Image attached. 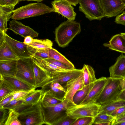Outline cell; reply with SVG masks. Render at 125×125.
<instances>
[{
    "label": "cell",
    "instance_id": "obj_55",
    "mask_svg": "<svg viewBox=\"0 0 125 125\" xmlns=\"http://www.w3.org/2000/svg\"><path fill=\"white\" fill-rule=\"evenodd\" d=\"M123 2L125 3V0H122Z\"/></svg>",
    "mask_w": 125,
    "mask_h": 125
},
{
    "label": "cell",
    "instance_id": "obj_39",
    "mask_svg": "<svg viewBox=\"0 0 125 125\" xmlns=\"http://www.w3.org/2000/svg\"><path fill=\"white\" fill-rule=\"evenodd\" d=\"M45 60L66 70H71L74 69L60 62L53 59L49 58Z\"/></svg>",
    "mask_w": 125,
    "mask_h": 125
},
{
    "label": "cell",
    "instance_id": "obj_10",
    "mask_svg": "<svg viewBox=\"0 0 125 125\" xmlns=\"http://www.w3.org/2000/svg\"><path fill=\"white\" fill-rule=\"evenodd\" d=\"M105 17L117 16L125 9V3L122 0H100Z\"/></svg>",
    "mask_w": 125,
    "mask_h": 125
},
{
    "label": "cell",
    "instance_id": "obj_33",
    "mask_svg": "<svg viewBox=\"0 0 125 125\" xmlns=\"http://www.w3.org/2000/svg\"><path fill=\"white\" fill-rule=\"evenodd\" d=\"M62 102L47 94L45 93L42 94L41 102L42 105L44 107L56 104Z\"/></svg>",
    "mask_w": 125,
    "mask_h": 125
},
{
    "label": "cell",
    "instance_id": "obj_36",
    "mask_svg": "<svg viewBox=\"0 0 125 125\" xmlns=\"http://www.w3.org/2000/svg\"><path fill=\"white\" fill-rule=\"evenodd\" d=\"M94 117H85L77 119L72 125H91L94 123Z\"/></svg>",
    "mask_w": 125,
    "mask_h": 125
},
{
    "label": "cell",
    "instance_id": "obj_56",
    "mask_svg": "<svg viewBox=\"0 0 125 125\" xmlns=\"http://www.w3.org/2000/svg\"><path fill=\"white\" fill-rule=\"evenodd\" d=\"M124 78H125V77H124Z\"/></svg>",
    "mask_w": 125,
    "mask_h": 125
},
{
    "label": "cell",
    "instance_id": "obj_15",
    "mask_svg": "<svg viewBox=\"0 0 125 125\" xmlns=\"http://www.w3.org/2000/svg\"><path fill=\"white\" fill-rule=\"evenodd\" d=\"M1 75L4 81L14 91L34 89L29 84L15 76Z\"/></svg>",
    "mask_w": 125,
    "mask_h": 125
},
{
    "label": "cell",
    "instance_id": "obj_2",
    "mask_svg": "<svg viewBox=\"0 0 125 125\" xmlns=\"http://www.w3.org/2000/svg\"><path fill=\"white\" fill-rule=\"evenodd\" d=\"M80 23L68 20L61 23L55 31V40L62 48L67 46L81 31Z\"/></svg>",
    "mask_w": 125,
    "mask_h": 125
},
{
    "label": "cell",
    "instance_id": "obj_50",
    "mask_svg": "<svg viewBox=\"0 0 125 125\" xmlns=\"http://www.w3.org/2000/svg\"><path fill=\"white\" fill-rule=\"evenodd\" d=\"M72 5L75 6L78 3L79 0H65Z\"/></svg>",
    "mask_w": 125,
    "mask_h": 125
},
{
    "label": "cell",
    "instance_id": "obj_54",
    "mask_svg": "<svg viewBox=\"0 0 125 125\" xmlns=\"http://www.w3.org/2000/svg\"><path fill=\"white\" fill-rule=\"evenodd\" d=\"M120 34L125 38V33H121Z\"/></svg>",
    "mask_w": 125,
    "mask_h": 125
},
{
    "label": "cell",
    "instance_id": "obj_35",
    "mask_svg": "<svg viewBox=\"0 0 125 125\" xmlns=\"http://www.w3.org/2000/svg\"><path fill=\"white\" fill-rule=\"evenodd\" d=\"M0 75V100L8 94L14 91L4 81L2 75Z\"/></svg>",
    "mask_w": 125,
    "mask_h": 125
},
{
    "label": "cell",
    "instance_id": "obj_1",
    "mask_svg": "<svg viewBox=\"0 0 125 125\" xmlns=\"http://www.w3.org/2000/svg\"><path fill=\"white\" fill-rule=\"evenodd\" d=\"M106 82L95 103L101 106L117 100L120 93L125 88V78H107Z\"/></svg>",
    "mask_w": 125,
    "mask_h": 125
},
{
    "label": "cell",
    "instance_id": "obj_29",
    "mask_svg": "<svg viewBox=\"0 0 125 125\" xmlns=\"http://www.w3.org/2000/svg\"><path fill=\"white\" fill-rule=\"evenodd\" d=\"M49 58L60 62L71 68L75 69L73 64L56 49L52 48L49 49Z\"/></svg>",
    "mask_w": 125,
    "mask_h": 125
},
{
    "label": "cell",
    "instance_id": "obj_38",
    "mask_svg": "<svg viewBox=\"0 0 125 125\" xmlns=\"http://www.w3.org/2000/svg\"><path fill=\"white\" fill-rule=\"evenodd\" d=\"M49 49H38L32 56L44 60L49 58Z\"/></svg>",
    "mask_w": 125,
    "mask_h": 125
},
{
    "label": "cell",
    "instance_id": "obj_6",
    "mask_svg": "<svg viewBox=\"0 0 125 125\" xmlns=\"http://www.w3.org/2000/svg\"><path fill=\"white\" fill-rule=\"evenodd\" d=\"M101 106L96 103L71 105L68 107L66 113L71 118L76 119L85 117H94L99 113Z\"/></svg>",
    "mask_w": 125,
    "mask_h": 125
},
{
    "label": "cell",
    "instance_id": "obj_22",
    "mask_svg": "<svg viewBox=\"0 0 125 125\" xmlns=\"http://www.w3.org/2000/svg\"><path fill=\"white\" fill-rule=\"evenodd\" d=\"M32 57L35 63L45 71L51 77L56 72L67 71L50 63L45 60L33 56Z\"/></svg>",
    "mask_w": 125,
    "mask_h": 125
},
{
    "label": "cell",
    "instance_id": "obj_11",
    "mask_svg": "<svg viewBox=\"0 0 125 125\" xmlns=\"http://www.w3.org/2000/svg\"><path fill=\"white\" fill-rule=\"evenodd\" d=\"M84 85L83 73L78 77L72 79L66 83V89L64 99L67 100L73 105H75L73 98L76 92L82 89Z\"/></svg>",
    "mask_w": 125,
    "mask_h": 125
},
{
    "label": "cell",
    "instance_id": "obj_14",
    "mask_svg": "<svg viewBox=\"0 0 125 125\" xmlns=\"http://www.w3.org/2000/svg\"><path fill=\"white\" fill-rule=\"evenodd\" d=\"M9 25L10 30L24 38L30 36L33 38L38 36L39 33L37 32L17 20L12 19L10 21Z\"/></svg>",
    "mask_w": 125,
    "mask_h": 125
},
{
    "label": "cell",
    "instance_id": "obj_42",
    "mask_svg": "<svg viewBox=\"0 0 125 125\" xmlns=\"http://www.w3.org/2000/svg\"><path fill=\"white\" fill-rule=\"evenodd\" d=\"M0 125H4L8 116L9 110L2 108H0Z\"/></svg>",
    "mask_w": 125,
    "mask_h": 125
},
{
    "label": "cell",
    "instance_id": "obj_52",
    "mask_svg": "<svg viewBox=\"0 0 125 125\" xmlns=\"http://www.w3.org/2000/svg\"><path fill=\"white\" fill-rule=\"evenodd\" d=\"M43 0H20V1L21 0H27V1H36L37 2H40Z\"/></svg>",
    "mask_w": 125,
    "mask_h": 125
},
{
    "label": "cell",
    "instance_id": "obj_44",
    "mask_svg": "<svg viewBox=\"0 0 125 125\" xmlns=\"http://www.w3.org/2000/svg\"><path fill=\"white\" fill-rule=\"evenodd\" d=\"M115 22L117 24L125 26V11L116 16Z\"/></svg>",
    "mask_w": 125,
    "mask_h": 125
},
{
    "label": "cell",
    "instance_id": "obj_32",
    "mask_svg": "<svg viewBox=\"0 0 125 125\" xmlns=\"http://www.w3.org/2000/svg\"><path fill=\"white\" fill-rule=\"evenodd\" d=\"M19 112L14 110H9L7 118L4 125H21L18 119Z\"/></svg>",
    "mask_w": 125,
    "mask_h": 125
},
{
    "label": "cell",
    "instance_id": "obj_20",
    "mask_svg": "<svg viewBox=\"0 0 125 125\" xmlns=\"http://www.w3.org/2000/svg\"><path fill=\"white\" fill-rule=\"evenodd\" d=\"M15 6H0V31L6 33L7 22L11 18Z\"/></svg>",
    "mask_w": 125,
    "mask_h": 125
},
{
    "label": "cell",
    "instance_id": "obj_28",
    "mask_svg": "<svg viewBox=\"0 0 125 125\" xmlns=\"http://www.w3.org/2000/svg\"><path fill=\"white\" fill-rule=\"evenodd\" d=\"M42 94L41 89L35 90L23 99L22 104L28 106L37 103L41 100Z\"/></svg>",
    "mask_w": 125,
    "mask_h": 125
},
{
    "label": "cell",
    "instance_id": "obj_27",
    "mask_svg": "<svg viewBox=\"0 0 125 125\" xmlns=\"http://www.w3.org/2000/svg\"><path fill=\"white\" fill-rule=\"evenodd\" d=\"M82 69L84 86L94 83L96 80L94 71L91 66L84 64Z\"/></svg>",
    "mask_w": 125,
    "mask_h": 125
},
{
    "label": "cell",
    "instance_id": "obj_23",
    "mask_svg": "<svg viewBox=\"0 0 125 125\" xmlns=\"http://www.w3.org/2000/svg\"><path fill=\"white\" fill-rule=\"evenodd\" d=\"M19 58L5 41L0 45V61L17 60Z\"/></svg>",
    "mask_w": 125,
    "mask_h": 125
},
{
    "label": "cell",
    "instance_id": "obj_43",
    "mask_svg": "<svg viewBox=\"0 0 125 125\" xmlns=\"http://www.w3.org/2000/svg\"><path fill=\"white\" fill-rule=\"evenodd\" d=\"M20 0H0V6H15Z\"/></svg>",
    "mask_w": 125,
    "mask_h": 125
},
{
    "label": "cell",
    "instance_id": "obj_4",
    "mask_svg": "<svg viewBox=\"0 0 125 125\" xmlns=\"http://www.w3.org/2000/svg\"><path fill=\"white\" fill-rule=\"evenodd\" d=\"M18 119L21 125L45 124L41 100L37 103L27 106L19 112Z\"/></svg>",
    "mask_w": 125,
    "mask_h": 125
},
{
    "label": "cell",
    "instance_id": "obj_18",
    "mask_svg": "<svg viewBox=\"0 0 125 125\" xmlns=\"http://www.w3.org/2000/svg\"><path fill=\"white\" fill-rule=\"evenodd\" d=\"M110 77L124 78L125 76V55L118 57L115 63L109 68Z\"/></svg>",
    "mask_w": 125,
    "mask_h": 125
},
{
    "label": "cell",
    "instance_id": "obj_37",
    "mask_svg": "<svg viewBox=\"0 0 125 125\" xmlns=\"http://www.w3.org/2000/svg\"><path fill=\"white\" fill-rule=\"evenodd\" d=\"M35 90H23L15 91L13 95V99L23 100Z\"/></svg>",
    "mask_w": 125,
    "mask_h": 125
},
{
    "label": "cell",
    "instance_id": "obj_45",
    "mask_svg": "<svg viewBox=\"0 0 125 125\" xmlns=\"http://www.w3.org/2000/svg\"><path fill=\"white\" fill-rule=\"evenodd\" d=\"M125 113V105L120 107L113 112L110 114L115 118Z\"/></svg>",
    "mask_w": 125,
    "mask_h": 125
},
{
    "label": "cell",
    "instance_id": "obj_25",
    "mask_svg": "<svg viewBox=\"0 0 125 125\" xmlns=\"http://www.w3.org/2000/svg\"><path fill=\"white\" fill-rule=\"evenodd\" d=\"M125 105V101L117 99L106 104L101 106L99 113L110 115L114 111L118 108Z\"/></svg>",
    "mask_w": 125,
    "mask_h": 125
},
{
    "label": "cell",
    "instance_id": "obj_48",
    "mask_svg": "<svg viewBox=\"0 0 125 125\" xmlns=\"http://www.w3.org/2000/svg\"><path fill=\"white\" fill-rule=\"evenodd\" d=\"M33 40V38L31 36H28L25 38L23 42L26 44L29 45L32 43Z\"/></svg>",
    "mask_w": 125,
    "mask_h": 125
},
{
    "label": "cell",
    "instance_id": "obj_40",
    "mask_svg": "<svg viewBox=\"0 0 125 125\" xmlns=\"http://www.w3.org/2000/svg\"><path fill=\"white\" fill-rule=\"evenodd\" d=\"M76 119L73 118L67 115L56 123L55 125H72Z\"/></svg>",
    "mask_w": 125,
    "mask_h": 125
},
{
    "label": "cell",
    "instance_id": "obj_16",
    "mask_svg": "<svg viewBox=\"0 0 125 125\" xmlns=\"http://www.w3.org/2000/svg\"><path fill=\"white\" fill-rule=\"evenodd\" d=\"M82 73V69H76L71 70L56 72L51 77V80L49 82H55L60 84L64 83L78 77Z\"/></svg>",
    "mask_w": 125,
    "mask_h": 125
},
{
    "label": "cell",
    "instance_id": "obj_7",
    "mask_svg": "<svg viewBox=\"0 0 125 125\" xmlns=\"http://www.w3.org/2000/svg\"><path fill=\"white\" fill-rule=\"evenodd\" d=\"M79 10L90 21L100 20L105 17L100 0H79Z\"/></svg>",
    "mask_w": 125,
    "mask_h": 125
},
{
    "label": "cell",
    "instance_id": "obj_8",
    "mask_svg": "<svg viewBox=\"0 0 125 125\" xmlns=\"http://www.w3.org/2000/svg\"><path fill=\"white\" fill-rule=\"evenodd\" d=\"M33 62L32 57L18 59L15 76L27 82L34 89L35 79Z\"/></svg>",
    "mask_w": 125,
    "mask_h": 125
},
{
    "label": "cell",
    "instance_id": "obj_41",
    "mask_svg": "<svg viewBox=\"0 0 125 125\" xmlns=\"http://www.w3.org/2000/svg\"><path fill=\"white\" fill-rule=\"evenodd\" d=\"M15 91L8 94L0 100V108L2 107L13 100V94Z\"/></svg>",
    "mask_w": 125,
    "mask_h": 125
},
{
    "label": "cell",
    "instance_id": "obj_47",
    "mask_svg": "<svg viewBox=\"0 0 125 125\" xmlns=\"http://www.w3.org/2000/svg\"><path fill=\"white\" fill-rule=\"evenodd\" d=\"M48 83H51V84L54 87L65 92L66 90L61 85L60 83H58L55 82H49Z\"/></svg>",
    "mask_w": 125,
    "mask_h": 125
},
{
    "label": "cell",
    "instance_id": "obj_34",
    "mask_svg": "<svg viewBox=\"0 0 125 125\" xmlns=\"http://www.w3.org/2000/svg\"><path fill=\"white\" fill-rule=\"evenodd\" d=\"M115 118L111 115L99 113L94 117L93 124L111 123Z\"/></svg>",
    "mask_w": 125,
    "mask_h": 125
},
{
    "label": "cell",
    "instance_id": "obj_12",
    "mask_svg": "<svg viewBox=\"0 0 125 125\" xmlns=\"http://www.w3.org/2000/svg\"><path fill=\"white\" fill-rule=\"evenodd\" d=\"M52 8L56 12L62 15L68 20H74L76 15L72 5L65 0H55L52 1Z\"/></svg>",
    "mask_w": 125,
    "mask_h": 125
},
{
    "label": "cell",
    "instance_id": "obj_3",
    "mask_svg": "<svg viewBox=\"0 0 125 125\" xmlns=\"http://www.w3.org/2000/svg\"><path fill=\"white\" fill-rule=\"evenodd\" d=\"M52 12H55L54 9L44 3L40 2L31 3L14 10L11 18L18 20Z\"/></svg>",
    "mask_w": 125,
    "mask_h": 125
},
{
    "label": "cell",
    "instance_id": "obj_5",
    "mask_svg": "<svg viewBox=\"0 0 125 125\" xmlns=\"http://www.w3.org/2000/svg\"><path fill=\"white\" fill-rule=\"evenodd\" d=\"M72 105L67 100L60 103L46 107L41 105L45 124L55 125V124L67 115L66 110Z\"/></svg>",
    "mask_w": 125,
    "mask_h": 125
},
{
    "label": "cell",
    "instance_id": "obj_21",
    "mask_svg": "<svg viewBox=\"0 0 125 125\" xmlns=\"http://www.w3.org/2000/svg\"><path fill=\"white\" fill-rule=\"evenodd\" d=\"M17 60L0 61V74L15 76L17 71Z\"/></svg>",
    "mask_w": 125,
    "mask_h": 125
},
{
    "label": "cell",
    "instance_id": "obj_30",
    "mask_svg": "<svg viewBox=\"0 0 125 125\" xmlns=\"http://www.w3.org/2000/svg\"><path fill=\"white\" fill-rule=\"evenodd\" d=\"M53 43L48 39H33V42L28 45L37 49H41L52 48Z\"/></svg>",
    "mask_w": 125,
    "mask_h": 125
},
{
    "label": "cell",
    "instance_id": "obj_53",
    "mask_svg": "<svg viewBox=\"0 0 125 125\" xmlns=\"http://www.w3.org/2000/svg\"><path fill=\"white\" fill-rule=\"evenodd\" d=\"M115 125H125V122L118 123L116 124Z\"/></svg>",
    "mask_w": 125,
    "mask_h": 125
},
{
    "label": "cell",
    "instance_id": "obj_19",
    "mask_svg": "<svg viewBox=\"0 0 125 125\" xmlns=\"http://www.w3.org/2000/svg\"><path fill=\"white\" fill-rule=\"evenodd\" d=\"M103 45L108 49L125 53V38L121 34L113 36L108 42Z\"/></svg>",
    "mask_w": 125,
    "mask_h": 125
},
{
    "label": "cell",
    "instance_id": "obj_9",
    "mask_svg": "<svg viewBox=\"0 0 125 125\" xmlns=\"http://www.w3.org/2000/svg\"><path fill=\"white\" fill-rule=\"evenodd\" d=\"M4 39L19 58L32 57L38 50L13 39L6 33L4 35Z\"/></svg>",
    "mask_w": 125,
    "mask_h": 125
},
{
    "label": "cell",
    "instance_id": "obj_24",
    "mask_svg": "<svg viewBox=\"0 0 125 125\" xmlns=\"http://www.w3.org/2000/svg\"><path fill=\"white\" fill-rule=\"evenodd\" d=\"M41 90L42 93H45L61 101L64 99L65 92L54 87L50 83H48Z\"/></svg>",
    "mask_w": 125,
    "mask_h": 125
},
{
    "label": "cell",
    "instance_id": "obj_46",
    "mask_svg": "<svg viewBox=\"0 0 125 125\" xmlns=\"http://www.w3.org/2000/svg\"><path fill=\"white\" fill-rule=\"evenodd\" d=\"M124 122H125V113L115 117L112 122L111 125H115L117 123Z\"/></svg>",
    "mask_w": 125,
    "mask_h": 125
},
{
    "label": "cell",
    "instance_id": "obj_49",
    "mask_svg": "<svg viewBox=\"0 0 125 125\" xmlns=\"http://www.w3.org/2000/svg\"><path fill=\"white\" fill-rule=\"evenodd\" d=\"M117 99H120L125 101V88L119 94Z\"/></svg>",
    "mask_w": 125,
    "mask_h": 125
},
{
    "label": "cell",
    "instance_id": "obj_51",
    "mask_svg": "<svg viewBox=\"0 0 125 125\" xmlns=\"http://www.w3.org/2000/svg\"><path fill=\"white\" fill-rule=\"evenodd\" d=\"M5 33L0 31V45L5 41L4 35Z\"/></svg>",
    "mask_w": 125,
    "mask_h": 125
},
{
    "label": "cell",
    "instance_id": "obj_26",
    "mask_svg": "<svg viewBox=\"0 0 125 125\" xmlns=\"http://www.w3.org/2000/svg\"><path fill=\"white\" fill-rule=\"evenodd\" d=\"M94 82L84 86L82 89L76 92L73 98V102L75 105L80 104L85 99L93 86Z\"/></svg>",
    "mask_w": 125,
    "mask_h": 125
},
{
    "label": "cell",
    "instance_id": "obj_31",
    "mask_svg": "<svg viewBox=\"0 0 125 125\" xmlns=\"http://www.w3.org/2000/svg\"><path fill=\"white\" fill-rule=\"evenodd\" d=\"M22 100L13 99L2 108L9 110H14L19 112L28 106L22 104Z\"/></svg>",
    "mask_w": 125,
    "mask_h": 125
},
{
    "label": "cell",
    "instance_id": "obj_13",
    "mask_svg": "<svg viewBox=\"0 0 125 125\" xmlns=\"http://www.w3.org/2000/svg\"><path fill=\"white\" fill-rule=\"evenodd\" d=\"M107 77H102L97 79L88 94L80 104L95 103L107 81Z\"/></svg>",
    "mask_w": 125,
    "mask_h": 125
},
{
    "label": "cell",
    "instance_id": "obj_17",
    "mask_svg": "<svg viewBox=\"0 0 125 125\" xmlns=\"http://www.w3.org/2000/svg\"><path fill=\"white\" fill-rule=\"evenodd\" d=\"M33 66L35 79L34 89L35 90L38 87L42 88L50 82L52 77L33 61Z\"/></svg>",
    "mask_w": 125,
    "mask_h": 125
}]
</instances>
